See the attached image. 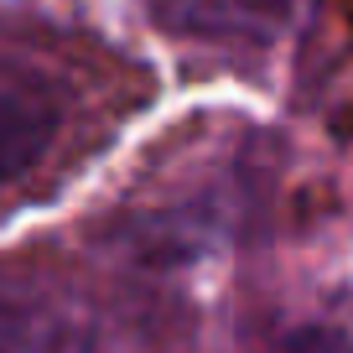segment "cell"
Wrapping results in <instances>:
<instances>
[{"label": "cell", "instance_id": "1", "mask_svg": "<svg viewBox=\"0 0 353 353\" xmlns=\"http://www.w3.org/2000/svg\"><path fill=\"white\" fill-rule=\"evenodd\" d=\"M166 32L208 42H276L296 21L301 0H145Z\"/></svg>", "mask_w": 353, "mask_h": 353}, {"label": "cell", "instance_id": "2", "mask_svg": "<svg viewBox=\"0 0 353 353\" xmlns=\"http://www.w3.org/2000/svg\"><path fill=\"white\" fill-rule=\"evenodd\" d=\"M286 353H353V343H348V338H338V332L312 327V332H296V338L286 343Z\"/></svg>", "mask_w": 353, "mask_h": 353}]
</instances>
